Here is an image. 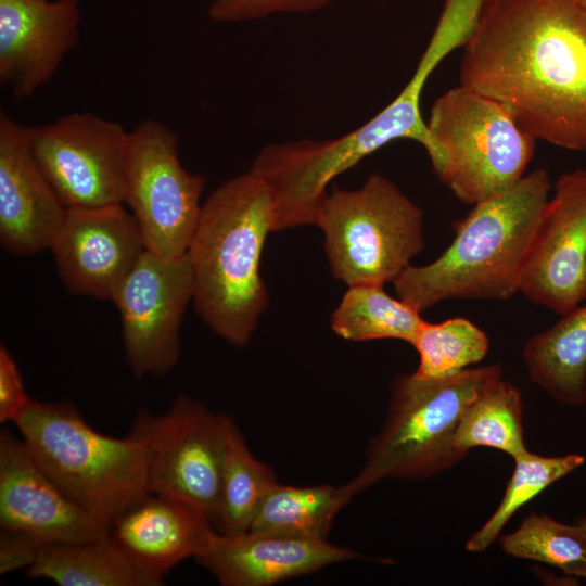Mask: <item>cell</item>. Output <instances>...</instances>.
I'll use <instances>...</instances> for the list:
<instances>
[{
	"instance_id": "obj_1",
	"label": "cell",
	"mask_w": 586,
	"mask_h": 586,
	"mask_svg": "<svg viewBox=\"0 0 586 586\" xmlns=\"http://www.w3.org/2000/svg\"><path fill=\"white\" fill-rule=\"evenodd\" d=\"M459 79L535 140L586 151V3L485 0Z\"/></svg>"
},
{
	"instance_id": "obj_2",
	"label": "cell",
	"mask_w": 586,
	"mask_h": 586,
	"mask_svg": "<svg viewBox=\"0 0 586 586\" xmlns=\"http://www.w3.org/2000/svg\"><path fill=\"white\" fill-rule=\"evenodd\" d=\"M272 231L270 191L249 170L207 196L186 252L195 311L234 346L250 342L268 305L259 268L266 238Z\"/></svg>"
},
{
	"instance_id": "obj_3",
	"label": "cell",
	"mask_w": 586,
	"mask_h": 586,
	"mask_svg": "<svg viewBox=\"0 0 586 586\" xmlns=\"http://www.w3.org/2000/svg\"><path fill=\"white\" fill-rule=\"evenodd\" d=\"M550 187L547 169L537 168L505 192L474 204L435 260L410 265L397 277V296L420 313L447 300L513 296Z\"/></svg>"
},
{
	"instance_id": "obj_4",
	"label": "cell",
	"mask_w": 586,
	"mask_h": 586,
	"mask_svg": "<svg viewBox=\"0 0 586 586\" xmlns=\"http://www.w3.org/2000/svg\"><path fill=\"white\" fill-rule=\"evenodd\" d=\"M13 423L47 474L109 526L150 493L143 445L95 431L71 402L30 398Z\"/></svg>"
},
{
	"instance_id": "obj_5",
	"label": "cell",
	"mask_w": 586,
	"mask_h": 586,
	"mask_svg": "<svg viewBox=\"0 0 586 586\" xmlns=\"http://www.w3.org/2000/svg\"><path fill=\"white\" fill-rule=\"evenodd\" d=\"M501 377L499 365H487L440 379L410 373L393 380L385 421L348 482L355 496L385 480H425L459 463L466 457L454 446L460 418Z\"/></svg>"
},
{
	"instance_id": "obj_6",
	"label": "cell",
	"mask_w": 586,
	"mask_h": 586,
	"mask_svg": "<svg viewBox=\"0 0 586 586\" xmlns=\"http://www.w3.org/2000/svg\"><path fill=\"white\" fill-rule=\"evenodd\" d=\"M314 225L333 276L348 286L393 283L424 247L422 211L378 174L358 189L328 191Z\"/></svg>"
},
{
	"instance_id": "obj_7",
	"label": "cell",
	"mask_w": 586,
	"mask_h": 586,
	"mask_svg": "<svg viewBox=\"0 0 586 586\" xmlns=\"http://www.w3.org/2000/svg\"><path fill=\"white\" fill-rule=\"evenodd\" d=\"M426 127L434 173L467 204L513 187L534 154L535 139L501 104L462 85L435 100Z\"/></svg>"
},
{
	"instance_id": "obj_8",
	"label": "cell",
	"mask_w": 586,
	"mask_h": 586,
	"mask_svg": "<svg viewBox=\"0 0 586 586\" xmlns=\"http://www.w3.org/2000/svg\"><path fill=\"white\" fill-rule=\"evenodd\" d=\"M232 420L183 395L161 415L139 409L129 433L144 447L150 493L183 500L215 525Z\"/></svg>"
},
{
	"instance_id": "obj_9",
	"label": "cell",
	"mask_w": 586,
	"mask_h": 586,
	"mask_svg": "<svg viewBox=\"0 0 586 586\" xmlns=\"http://www.w3.org/2000/svg\"><path fill=\"white\" fill-rule=\"evenodd\" d=\"M124 205L140 228L145 250L164 258L184 255L195 230L205 179L188 171L176 133L146 118L128 131Z\"/></svg>"
},
{
	"instance_id": "obj_10",
	"label": "cell",
	"mask_w": 586,
	"mask_h": 586,
	"mask_svg": "<svg viewBox=\"0 0 586 586\" xmlns=\"http://www.w3.org/2000/svg\"><path fill=\"white\" fill-rule=\"evenodd\" d=\"M34 155L66 208L124 204L128 131L114 120L75 112L28 126Z\"/></svg>"
},
{
	"instance_id": "obj_11",
	"label": "cell",
	"mask_w": 586,
	"mask_h": 586,
	"mask_svg": "<svg viewBox=\"0 0 586 586\" xmlns=\"http://www.w3.org/2000/svg\"><path fill=\"white\" fill-rule=\"evenodd\" d=\"M193 298L187 254L164 258L144 251L112 297L122 320L126 361L138 378H162L180 358V327Z\"/></svg>"
},
{
	"instance_id": "obj_12",
	"label": "cell",
	"mask_w": 586,
	"mask_h": 586,
	"mask_svg": "<svg viewBox=\"0 0 586 586\" xmlns=\"http://www.w3.org/2000/svg\"><path fill=\"white\" fill-rule=\"evenodd\" d=\"M519 292L560 316L586 300V169L557 179L526 255Z\"/></svg>"
},
{
	"instance_id": "obj_13",
	"label": "cell",
	"mask_w": 586,
	"mask_h": 586,
	"mask_svg": "<svg viewBox=\"0 0 586 586\" xmlns=\"http://www.w3.org/2000/svg\"><path fill=\"white\" fill-rule=\"evenodd\" d=\"M50 250L66 290L112 300L145 251L133 215L124 204L67 208Z\"/></svg>"
},
{
	"instance_id": "obj_14",
	"label": "cell",
	"mask_w": 586,
	"mask_h": 586,
	"mask_svg": "<svg viewBox=\"0 0 586 586\" xmlns=\"http://www.w3.org/2000/svg\"><path fill=\"white\" fill-rule=\"evenodd\" d=\"M0 528L24 533L41 545L109 535V525L74 501L8 429L0 433Z\"/></svg>"
},
{
	"instance_id": "obj_15",
	"label": "cell",
	"mask_w": 586,
	"mask_h": 586,
	"mask_svg": "<svg viewBox=\"0 0 586 586\" xmlns=\"http://www.w3.org/2000/svg\"><path fill=\"white\" fill-rule=\"evenodd\" d=\"M78 0H0V84L15 100L31 97L79 41Z\"/></svg>"
},
{
	"instance_id": "obj_16",
	"label": "cell",
	"mask_w": 586,
	"mask_h": 586,
	"mask_svg": "<svg viewBox=\"0 0 586 586\" xmlns=\"http://www.w3.org/2000/svg\"><path fill=\"white\" fill-rule=\"evenodd\" d=\"M67 208L40 168L28 126L0 112V242L17 256L50 249Z\"/></svg>"
},
{
	"instance_id": "obj_17",
	"label": "cell",
	"mask_w": 586,
	"mask_h": 586,
	"mask_svg": "<svg viewBox=\"0 0 586 586\" xmlns=\"http://www.w3.org/2000/svg\"><path fill=\"white\" fill-rule=\"evenodd\" d=\"M360 558L328 540L246 531L217 532L209 548L194 560L224 586H270Z\"/></svg>"
},
{
	"instance_id": "obj_18",
	"label": "cell",
	"mask_w": 586,
	"mask_h": 586,
	"mask_svg": "<svg viewBox=\"0 0 586 586\" xmlns=\"http://www.w3.org/2000/svg\"><path fill=\"white\" fill-rule=\"evenodd\" d=\"M214 526L194 506L149 493L110 524L109 537L138 569L164 583L173 568L209 548Z\"/></svg>"
},
{
	"instance_id": "obj_19",
	"label": "cell",
	"mask_w": 586,
	"mask_h": 586,
	"mask_svg": "<svg viewBox=\"0 0 586 586\" xmlns=\"http://www.w3.org/2000/svg\"><path fill=\"white\" fill-rule=\"evenodd\" d=\"M522 357L530 379L556 400L586 402V305L561 315L525 343Z\"/></svg>"
},
{
	"instance_id": "obj_20",
	"label": "cell",
	"mask_w": 586,
	"mask_h": 586,
	"mask_svg": "<svg viewBox=\"0 0 586 586\" xmlns=\"http://www.w3.org/2000/svg\"><path fill=\"white\" fill-rule=\"evenodd\" d=\"M31 578L60 586H160L164 583L138 569L112 542L104 538L47 544L27 569Z\"/></svg>"
},
{
	"instance_id": "obj_21",
	"label": "cell",
	"mask_w": 586,
	"mask_h": 586,
	"mask_svg": "<svg viewBox=\"0 0 586 586\" xmlns=\"http://www.w3.org/2000/svg\"><path fill=\"white\" fill-rule=\"evenodd\" d=\"M354 496L348 483L293 486L277 482L263 500L250 530L328 540L336 514Z\"/></svg>"
},
{
	"instance_id": "obj_22",
	"label": "cell",
	"mask_w": 586,
	"mask_h": 586,
	"mask_svg": "<svg viewBox=\"0 0 586 586\" xmlns=\"http://www.w3.org/2000/svg\"><path fill=\"white\" fill-rule=\"evenodd\" d=\"M424 319L382 285H351L331 316V328L347 341L399 340L411 344Z\"/></svg>"
},
{
	"instance_id": "obj_23",
	"label": "cell",
	"mask_w": 586,
	"mask_h": 586,
	"mask_svg": "<svg viewBox=\"0 0 586 586\" xmlns=\"http://www.w3.org/2000/svg\"><path fill=\"white\" fill-rule=\"evenodd\" d=\"M454 446L466 456L474 447L495 448L512 458L525 453L520 390L502 377L487 386L462 413Z\"/></svg>"
},
{
	"instance_id": "obj_24",
	"label": "cell",
	"mask_w": 586,
	"mask_h": 586,
	"mask_svg": "<svg viewBox=\"0 0 586 586\" xmlns=\"http://www.w3.org/2000/svg\"><path fill=\"white\" fill-rule=\"evenodd\" d=\"M273 470L258 460L232 420L222 467L215 527L224 534L250 530L270 488L277 483Z\"/></svg>"
},
{
	"instance_id": "obj_25",
	"label": "cell",
	"mask_w": 586,
	"mask_h": 586,
	"mask_svg": "<svg viewBox=\"0 0 586 586\" xmlns=\"http://www.w3.org/2000/svg\"><path fill=\"white\" fill-rule=\"evenodd\" d=\"M513 460V473L506 485L504 496L493 514L467 540L468 551L486 550L520 508L551 484L583 466L585 457L578 454L546 457L526 450Z\"/></svg>"
},
{
	"instance_id": "obj_26",
	"label": "cell",
	"mask_w": 586,
	"mask_h": 586,
	"mask_svg": "<svg viewBox=\"0 0 586 586\" xmlns=\"http://www.w3.org/2000/svg\"><path fill=\"white\" fill-rule=\"evenodd\" d=\"M500 547L510 557L549 564L586 579V530L576 522L564 524L533 512L515 531L500 537Z\"/></svg>"
},
{
	"instance_id": "obj_27",
	"label": "cell",
	"mask_w": 586,
	"mask_h": 586,
	"mask_svg": "<svg viewBox=\"0 0 586 586\" xmlns=\"http://www.w3.org/2000/svg\"><path fill=\"white\" fill-rule=\"evenodd\" d=\"M410 345L419 355L413 374L422 379H440L483 360L489 341L472 321L456 317L438 323L424 320Z\"/></svg>"
},
{
	"instance_id": "obj_28",
	"label": "cell",
	"mask_w": 586,
	"mask_h": 586,
	"mask_svg": "<svg viewBox=\"0 0 586 586\" xmlns=\"http://www.w3.org/2000/svg\"><path fill=\"white\" fill-rule=\"evenodd\" d=\"M334 0H212L208 15L219 23H238L277 13H307L321 10Z\"/></svg>"
},
{
	"instance_id": "obj_29",
	"label": "cell",
	"mask_w": 586,
	"mask_h": 586,
	"mask_svg": "<svg viewBox=\"0 0 586 586\" xmlns=\"http://www.w3.org/2000/svg\"><path fill=\"white\" fill-rule=\"evenodd\" d=\"M22 373L9 349L0 346V422H13L29 402Z\"/></svg>"
},
{
	"instance_id": "obj_30",
	"label": "cell",
	"mask_w": 586,
	"mask_h": 586,
	"mask_svg": "<svg viewBox=\"0 0 586 586\" xmlns=\"http://www.w3.org/2000/svg\"><path fill=\"white\" fill-rule=\"evenodd\" d=\"M41 546L24 533L1 528L0 574H8L21 568L28 569L35 562Z\"/></svg>"
},
{
	"instance_id": "obj_31",
	"label": "cell",
	"mask_w": 586,
	"mask_h": 586,
	"mask_svg": "<svg viewBox=\"0 0 586 586\" xmlns=\"http://www.w3.org/2000/svg\"><path fill=\"white\" fill-rule=\"evenodd\" d=\"M577 524H579L581 526H583L585 530H586V515L582 517L581 519H578L576 521Z\"/></svg>"
},
{
	"instance_id": "obj_32",
	"label": "cell",
	"mask_w": 586,
	"mask_h": 586,
	"mask_svg": "<svg viewBox=\"0 0 586 586\" xmlns=\"http://www.w3.org/2000/svg\"><path fill=\"white\" fill-rule=\"evenodd\" d=\"M586 3V0H583Z\"/></svg>"
}]
</instances>
